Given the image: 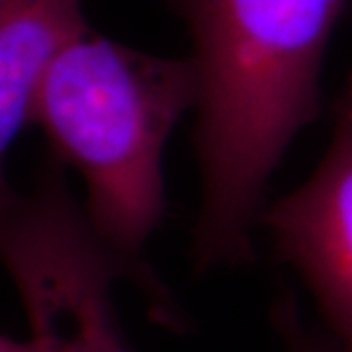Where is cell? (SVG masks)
<instances>
[{"mask_svg": "<svg viewBox=\"0 0 352 352\" xmlns=\"http://www.w3.org/2000/svg\"><path fill=\"white\" fill-rule=\"evenodd\" d=\"M335 108L331 143L314 175L258 221L314 296L331 339L352 352V71Z\"/></svg>", "mask_w": 352, "mask_h": 352, "instance_id": "cell-4", "label": "cell"}, {"mask_svg": "<svg viewBox=\"0 0 352 352\" xmlns=\"http://www.w3.org/2000/svg\"><path fill=\"white\" fill-rule=\"evenodd\" d=\"M337 346H339V344H337ZM339 351H340V352H344V351H342V349H340V346H339Z\"/></svg>", "mask_w": 352, "mask_h": 352, "instance_id": "cell-8", "label": "cell"}, {"mask_svg": "<svg viewBox=\"0 0 352 352\" xmlns=\"http://www.w3.org/2000/svg\"><path fill=\"white\" fill-rule=\"evenodd\" d=\"M346 0H178L198 76L196 266L251 261L268 178L321 112V67Z\"/></svg>", "mask_w": 352, "mask_h": 352, "instance_id": "cell-1", "label": "cell"}, {"mask_svg": "<svg viewBox=\"0 0 352 352\" xmlns=\"http://www.w3.org/2000/svg\"><path fill=\"white\" fill-rule=\"evenodd\" d=\"M88 25L80 0H0V210L16 196L6 155L28 124L55 55Z\"/></svg>", "mask_w": 352, "mask_h": 352, "instance_id": "cell-5", "label": "cell"}, {"mask_svg": "<svg viewBox=\"0 0 352 352\" xmlns=\"http://www.w3.org/2000/svg\"><path fill=\"white\" fill-rule=\"evenodd\" d=\"M272 317L284 340V352H340L335 340L323 339L303 325L292 300L278 302Z\"/></svg>", "mask_w": 352, "mask_h": 352, "instance_id": "cell-6", "label": "cell"}, {"mask_svg": "<svg viewBox=\"0 0 352 352\" xmlns=\"http://www.w3.org/2000/svg\"><path fill=\"white\" fill-rule=\"evenodd\" d=\"M0 352H38L32 340H16L0 335Z\"/></svg>", "mask_w": 352, "mask_h": 352, "instance_id": "cell-7", "label": "cell"}, {"mask_svg": "<svg viewBox=\"0 0 352 352\" xmlns=\"http://www.w3.org/2000/svg\"><path fill=\"white\" fill-rule=\"evenodd\" d=\"M0 263L12 278L38 352H129L112 286L131 278L51 159L30 194L0 210Z\"/></svg>", "mask_w": 352, "mask_h": 352, "instance_id": "cell-3", "label": "cell"}, {"mask_svg": "<svg viewBox=\"0 0 352 352\" xmlns=\"http://www.w3.org/2000/svg\"><path fill=\"white\" fill-rule=\"evenodd\" d=\"M196 100L190 57H155L87 28L51 61L32 110L51 159L82 176L94 233L168 323V298L139 256L164 217V145Z\"/></svg>", "mask_w": 352, "mask_h": 352, "instance_id": "cell-2", "label": "cell"}]
</instances>
